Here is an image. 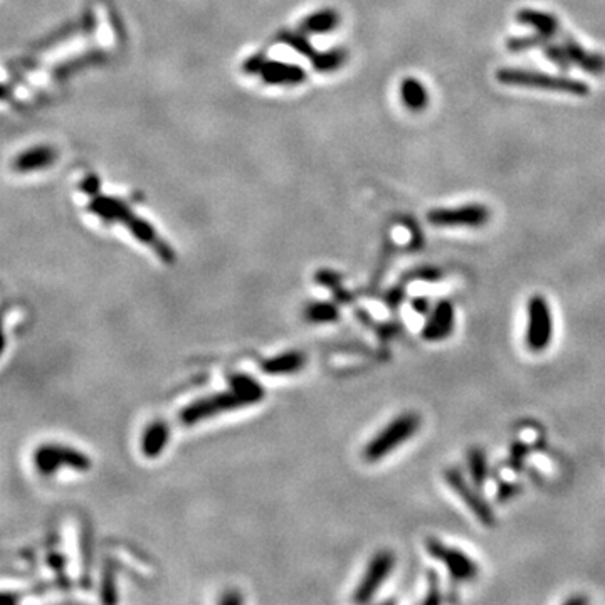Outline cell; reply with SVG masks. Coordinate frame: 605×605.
Returning <instances> with one entry per match:
<instances>
[{
	"mask_svg": "<svg viewBox=\"0 0 605 605\" xmlns=\"http://www.w3.org/2000/svg\"><path fill=\"white\" fill-rule=\"evenodd\" d=\"M263 397L264 388L261 387L259 382L247 375H234L231 379V391L192 402L180 412V421L185 425L197 424V422L227 412V410L256 404Z\"/></svg>",
	"mask_w": 605,
	"mask_h": 605,
	"instance_id": "6da1fadb",
	"label": "cell"
},
{
	"mask_svg": "<svg viewBox=\"0 0 605 605\" xmlns=\"http://www.w3.org/2000/svg\"><path fill=\"white\" fill-rule=\"evenodd\" d=\"M496 80L501 85L518 86V88H533V89H546L558 91V93H569L571 96H587L590 88L583 81L571 80L565 76H553V74L530 71V69H516L504 68L496 73Z\"/></svg>",
	"mask_w": 605,
	"mask_h": 605,
	"instance_id": "7a4b0ae2",
	"label": "cell"
},
{
	"mask_svg": "<svg viewBox=\"0 0 605 605\" xmlns=\"http://www.w3.org/2000/svg\"><path fill=\"white\" fill-rule=\"evenodd\" d=\"M421 429V416L416 412L400 414L399 417L388 422L377 436L368 442L363 449V458L367 461L375 462L384 459L385 455L393 453L397 447H400L409 439H412Z\"/></svg>",
	"mask_w": 605,
	"mask_h": 605,
	"instance_id": "3957f363",
	"label": "cell"
},
{
	"mask_svg": "<svg viewBox=\"0 0 605 605\" xmlns=\"http://www.w3.org/2000/svg\"><path fill=\"white\" fill-rule=\"evenodd\" d=\"M553 340V314L548 301L541 294H534L528 301V325H526V347L534 353L546 350Z\"/></svg>",
	"mask_w": 605,
	"mask_h": 605,
	"instance_id": "277c9868",
	"label": "cell"
},
{
	"mask_svg": "<svg viewBox=\"0 0 605 605\" xmlns=\"http://www.w3.org/2000/svg\"><path fill=\"white\" fill-rule=\"evenodd\" d=\"M425 550L432 558L437 562L444 563L451 577L458 582H467L478 575V563H476L469 555H466L462 550L454 548V546L446 545L437 538L430 537L425 540Z\"/></svg>",
	"mask_w": 605,
	"mask_h": 605,
	"instance_id": "5b68a950",
	"label": "cell"
},
{
	"mask_svg": "<svg viewBox=\"0 0 605 605\" xmlns=\"http://www.w3.org/2000/svg\"><path fill=\"white\" fill-rule=\"evenodd\" d=\"M34 466L41 474H52L61 466H69L76 471H86L91 467V461L86 454L71 447L43 446L36 449Z\"/></svg>",
	"mask_w": 605,
	"mask_h": 605,
	"instance_id": "8992f818",
	"label": "cell"
},
{
	"mask_svg": "<svg viewBox=\"0 0 605 605\" xmlns=\"http://www.w3.org/2000/svg\"><path fill=\"white\" fill-rule=\"evenodd\" d=\"M393 565H395V557L388 550H382L372 558L368 563L365 574H363L362 580L355 588L353 600L358 604L368 602V600L374 599V595L379 592V588L384 585L385 580L388 575L392 574Z\"/></svg>",
	"mask_w": 605,
	"mask_h": 605,
	"instance_id": "52a82bcc",
	"label": "cell"
},
{
	"mask_svg": "<svg viewBox=\"0 0 605 605\" xmlns=\"http://www.w3.org/2000/svg\"><path fill=\"white\" fill-rule=\"evenodd\" d=\"M446 481L451 486V490L461 498L462 503L471 509L472 515L478 518L481 523L484 526H495L496 518L491 506L481 498L479 493L476 491L466 479H464L461 471L454 469V467H449V469L446 471Z\"/></svg>",
	"mask_w": 605,
	"mask_h": 605,
	"instance_id": "ba28073f",
	"label": "cell"
},
{
	"mask_svg": "<svg viewBox=\"0 0 605 605\" xmlns=\"http://www.w3.org/2000/svg\"><path fill=\"white\" fill-rule=\"evenodd\" d=\"M428 221L437 227H479L490 221L488 207L471 204L453 209H434L428 214Z\"/></svg>",
	"mask_w": 605,
	"mask_h": 605,
	"instance_id": "9c48e42d",
	"label": "cell"
},
{
	"mask_svg": "<svg viewBox=\"0 0 605 605\" xmlns=\"http://www.w3.org/2000/svg\"><path fill=\"white\" fill-rule=\"evenodd\" d=\"M455 321L454 306L451 301H439L429 314V320L425 321L422 328V338L428 342H442L453 333Z\"/></svg>",
	"mask_w": 605,
	"mask_h": 605,
	"instance_id": "30bf717a",
	"label": "cell"
},
{
	"mask_svg": "<svg viewBox=\"0 0 605 605\" xmlns=\"http://www.w3.org/2000/svg\"><path fill=\"white\" fill-rule=\"evenodd\" d=\"M563 48L569 52L571 63L578 64L580 69H583L585 73L590 74H604L605 73V57L599 52H588L587 49H583L578 43H575L574 39L567 37Z\"/></svg>",
	"mask_w": 605,
	"mask_h": 605,
	"instance_id": "8fae6325",
	"label": "cell"
},
{
	"mask_svg": "<svg viewBox=\"0 0 605 605\" xmlns=\"http://www.w3.org/2000/svg\"><path fill=\"white\" fill-rule=\"evenodd\" d=\"M400 99L412 113H421L429 105V94L425 86L416 78H405L400 82Z\"/></svg>",
	"mask_w": 605,
	"mask_h": 605,
	"instance_id": "7c38bea8",
	"label": "cell"
},
{
	"mask_svg": "<svg viewBox=\"0 0 605 605\" xmlns=\"http://www.w3.org/2000/svg\"><path fill=\"white\" fill-rule=\"evenodd\" d=\"M516 19L520 20L521 24H526V26L533 27L534 31L540 32L543 36H546L548 39L550 37L557 36L558 31H560L558 19L555 17L553 14H548V12H541L534 9H521L516 14Z\"/></svg>",
	"mask_w": 605,
	"mask_h": 605,
	"instance_id": "4fadbf2b",
	"label": "cell"
},
{
	"mask_svg": "<svg viewBox=\"0 0 605 605\" xmlns=\"http://www.w3.org/2000/svg\"><path fill=\"white\" fill-rule=\"evenodd\" d=\"M170 429L165 422H153L147 428L142 439V453L147 455L148 459H155L156 455L163 453L165 446L168 442Z\"/></svg>",
	"mask_w": 605,
	"mask_h": 605,
	"instance_id": "5bb4252c",
	"label": "cell"
},
{
	"mask_svg": "<svg viewBox=\"0 0 605 605\" xmlns=\"http://www.w3.org/2000/svg\"><path fill=\"white\" fill-rule=\"evenodd\" d=\"M306 358L300 351H288V353L277 355L275 358H269L263 363V372L271 375L294 374L305 367Z\"/></svg>",
	"mask_w": 605,
	"mask_h": 605,
	"instance_id": "9a60e30c",
	"label": "cell"
},
{
	"mask_svg": "<svg viewBox=\"0 0 605 605\" xmlns=\"http://www.w3.org/2000/svg\"><path fill=\"white\" fill-rule=\"evenodd\" d=\"M467 466H469V472L474 479L476 486H483V483L488 478V462L486 455L481 449H472L467 454Z\"/></svg>",
	"mask_w": 605,
	"mask_h": 605,
	"instance_id": "2e32d148",
	"label": "cell"
},
{
	"mask_svg": "<svg viewBox=\"0 0 605 605\" xmlns=\"http://www.w3.org/2000/svg\"><path fill=\"white\" fill-rule=\"evenodd\" d=\"M306 318L313 323H328L338 318V312L330 302H314L306 308Z\"/></svg>",
	"mask_w": 605,
	"mask_h": 605,
	"instance_id": "e0dca14e",
	"label": "cell"
},
{
	"mask_svg": "<svg viewBox=\"0 0 605 605\" xmlns=\"http://www.w3.org/2000/svg\"><path fill=\"white\" fill-rule=\"evenodd\" d=\"M541 48H543V52H545V56L548 57L553 64H557L558 68L563 69V71H569L571 66V59L563 45L553 44L552 41H548V43L543 44Z\"/></svg>",
	"mask_w": 605,
	"mask_h": 605,
	"instance_id": "ac0fdd59",
	"label": "cell"
},
{
	"mask_svg": "<svg viewBox=\"0 0 605 605\" xmlns=\"http://www.w3.org/2000/svg\"><path fill=\"white\" fill-rule=\"evenodd\" d=\"M546 43H548V37L540 34V32H537L534 36L513 37V39H508L506 48L513 52H521V51H528V49L538 48V45H543Z\"/></svg>",
	"mask_w": 605,
	"mask_h": 605,
	"instance_id": "d6986e66",
	"label": "cell"
},
{
	"mask_svg": "<svg viewBox=\"0 0 605 605\" xmlns=\"http://www.w3.org/2000/svg\"><path fill=\"white\" fill-rule=\"evenodd\" d=\"M414 308H416V312L418 313H428L429 312V302L425 300H417L412 302Z\"/></svg>",
	"mask_w": 605,
	"mask_h": 605,
	"instance_id": "ffe728a7",
	"label": "cell"
},
{
	"mask_svg": "<svg viewBox=\"0 0 605 605\" xmlns=\"http://www.w3.org/2000/svg\"><path fill=\"white\" fill-rule=\"evenodd\" d=\"M583 602H587L585 599H578V597H575V599H569L567 600L565 604H583Z\"/></svg>",
	"mask_w": 605,
	"mask_h": 605,
	"instance_id": "44dd1931",
	"label": "cell"
}]
</instances>
